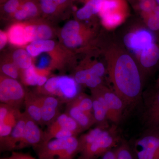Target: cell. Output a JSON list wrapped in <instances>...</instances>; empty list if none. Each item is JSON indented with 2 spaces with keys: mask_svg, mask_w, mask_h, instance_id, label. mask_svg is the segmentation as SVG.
<instances>
[{
  "mask_svg": "<svg viewBox=\"0 0 159 159\" xmlns=\"http://www.w3.org/2000/svg\"><path fill=\"white\" fill-rule=\"evenodd\" d=\"M114 92L126 106L136 104L142 96V80L139 69L129 55L121 54L109 68Z\"/></svg>",
  "mask_w": 159,
  "mask_h": 159,
  "instance_id": "obj_1",
  "label": "cell"
},
{
  "mask_svg": "<svg viewBox=\"0 0 159 159\" xmlns=\"http://www.w3.org/2000/svg\"><path fill=\"white\" fill-rule=\"evenodd\" d=\"M78 139L80 159H95L116 146L119 137L116 126L98 125Z\"/></svg>",
  "mask_w": 159,
  "mask_h": 159,
  "instance_id": "obj_2",
  "label": "cell"
},
{
  "mask_svg": "<svg viewBox=\"0 0 159 159\" xmlns=\"http://www.w3.org/2000/svg\"><path fill=\"white\" fill-rule=\"evenodd\" d=\"M40 159H73L79 152L77 137L51 139L34 148Z\"/></svg>",
  "mask_w": 159,
  "mask_h": 159,
  "instance_id": "obj_3",
  "label": "cell"
},
{
  "mask_svg": "<svg viewBox=\"0 0 159 159\" xmlns=\"http://www.w3.org/2000/svg\"><path fill=\"white\" fill-rule=\"evenodd\" d=\"M77 84L75 79L68 76L52 77L43 86V91L37 93L53 96L67 104L80 94Z\"/></svg>",
  "mask_w": 159,
  "mask_h": 159,
  "instance_id": "obj_4",
  "label": "cell"
},
{
  "mask_svg": "<svg viewBox=\"0 0 159 159\" xmlns=\"http://www.w3.org/2000/svg\"><path fill=\"white\" fill-rule=\"evenodd\" d=\"M26 94L23 87L17 80L9 77H1V103L20 109L25 102Z\"/></svg>",
  "mask_w": 159,
  "mask_h": 159,
  "instance_id": "obj_5",
  "label": "cell"
},
{
  "mask_svg": "<svg viewBox=\"0 0 159 159\" xmlns=\"http://www.w3.org/2000/svg\"><path fill=\"white\" fill-rule=\"evenodd\" d=\"M134 152L137 159H159V133L147 129L135 143Z\"/></svg>",
  "mask_w": 159,
  "mask_h": 159,
  "instance_id": "obj_6",
  "label": "cell"
},
{
  "mask_svg": "<svg viewBox=\"0 0 159 159\" xmlns=\"http://www.w3.org/2000/svg\"><path fill=\"white\" fill-rule=\"evenodd\" d=\"M108 110V120L118 124L122 120L123 113L126 108L124 101L115 92L105 87H99Z\"/></svg>",
  "mask_w": 159,
  "mask_h": 159,
  "instance_id": "obj_7",
  "label": "cell"
},
{
  "mask_svg": "<svg viewBox=\"0 0 159 159\" xmlns=\"http://www.w3.org/2000/svg\"><path fill=\"white\" fill-rule=\"evenodd\" d=\"M25 114V125L20 142L16 150H19L26 147L35 148L43 143L44 132L41 130L39 124Z\"/></svg>",
  "mask_w": 159,
  "mask_h": 159,
  "instance_id": "obj_8",
  "label": "cell"
},
{
  "mask_svg": "<svg viewBox=\"0 0 159 159\" xmlns=\"http://www.w3.org/2000/svg\"><path fill=\"white\" fill-rule=\"evenodd\" d=\"M146 99L143 119L148 130L159 133V87Z\"/></svg>",
  "mask_w": 159,
  "mask_h": 159,
  "instance_id": "obj_9",
  "label": "cell"
},
{
  "mask_svg": "<svg viewBox=\"0 0 159 159\" xmlns=\"http://www.w3.org/2000/svg\"><path fill=\"white\" fill-rule=\"evenodd\" d=\"M105 68L101 63H97L91 67L77 71L75 80L79 84H84L91 89L101 86L102 77L105 73Z\"/></svg>",
  "mask_w": 159,
  "mask_h": 159,
  "instance_id": "obj_10",
  "label": "cell"
},
{
  "mask_svg": "<svg viewBox=\"0 0 159 159\" xmlns=\"http://www.w3.org/2000/svg\"><path fill=\"white\" fill-rule=\"evenodd\" d=\"M22 113L19 108L0 104V140L8 136L17 124Z\"/></svg>",
  "mask_w": 159,
  "mask_h": 159,
  "instance_id": "obj_11",
  "label": "cell"
},
{
  "mask_svg": "<svg viewBox=\"0 0 159 159\" xmlns=\"http://www.w3.org/2000/svg\"><path fill=\"white\" fill-rule=\"evenodd\" d=\"M38 94L41 109L43 125L48 126L60 115L59 107L62 103L53 96Z\"/></svg>",
  "mask_w": 159,
  "mask_h": 159,
  "instance_id": "obj_12",
  "label": "cell"
},
{
  "mask_svg": "<svg viewBox=\"0 0 159 159\" xmlns=\"http://www.w3.org/2000/svg\"><path fill=\"white\" fill-rule=\"evenodd\" d=\"M25 114L22 113L17 124L8 136L0 140V148L2 152L5 151H13L22 138L25 125Z\"/></svg>",
  "mask_w": 159,
  "mask_h": 159,
  "instance_id": "obj_13",
  "label": "cell"
},
{
  "mask_svg": "<svg viewBox=\"0 0 159 159\" xmlns=\"http://www.w3.org/2000/svg\"><path fill=\"white\" fill-rule=\"evenodd\" d=\"M125 45L136 52L142 51L153 43V37L149 31L141 30L126 34L124 39Z\"/></svg>",
  "mask_w": 159,
  "mask_h": 159,
  "instance_id": "obj_14",
  "label": "cell"
},
{
  "mask_svg": "<svg viewBox=\"0 0 159 159\" xmlns=\"http://www.w3.org/2000/svg\"><path fill=\"white\" fill-rule=\"evenodd\" d=\"M92 89L93 113L96 123L98 125H107L108 110L104 98L99 87Z\"/></svg>",
  "mask_w": 159,
  "mask_h": 159,
  "instance_id": "obj_15",
  "label": "cell"
},
{
  "mask_svg": "<svg viewBox=\"0 0 159 159\" xmlns=\"http://www.w3.org/2000/svg\"><path fill=\"white\" fill-rule=\"evenodd\" d=\"M66 104V113L74 119L80 125L83 130L88 129L96 123L94 116H89L81 110L73 101Z\"/></svg>",
  "mask_w": 159,
  "mask_h": 159,
  "instance_id": "obj_16",
  "label": "cell"
},
{
  "mask_svg": "<svg viewBox=\"0 0 159 159\" xmlns=\"http://www.w3.org/2000/svg\"><path fill=\"white\" fill-rule=\"evenodd\" d=\"M25 112L38 124L43 125L41 109L38 94L29 93L26 94Z\"/></svg>",
  "mask_w": 159,
  "mask_h": 159,
  "instance_id": "obj_17",
  "label": "cell"
},
{
  "mask_svg": "<svg viewBox=\"0 0 159 159\" xmlns=\"http://www.w3.org/2000/svg\"><path fill=\"white\" fill-rule=\"evenodd\" d=\"M159 60V48L154 43L141 52L140 62L145 69L153 67L157 63Z\"/></svg>",
  "mask_w": 159,
  "mask_h": 159,
  "instance_id": "obj_18",
  "label": "cell"
},
{
  "mask_svg": "<svg viewBox=\"0 0 159 159\" xmlns=\"http://www.w3.org/2000/svg\"><path fill=\"white\" fill-rule=\"evenodd\" d=\"M48 126L68 129L74 132L77 135L84 131L78 123L66 112L60 114Z\"/></svg>",
  "mask_w": 159,
  "mask_h": 159,
  "instance_id": "obj_19",
  "label": "cell"
},
{
  "mask_svg": "<svg viewBox=\"0 0 159 159\" xmlns=\"http://www.w3.org/2000/svg\"><path fill=\"white\" fill-rule=\"evenodd\" d=\"M103 0H89L85 6L76 12L77 18L85 20L100 12Z\"/></svg>",
  "mask_w": 159,
  "mask_h": 159,
  "instance_id": "obj_20",
  "label": "cell"
},
{
  "mask_svg": "<svg viewBox=\"0 0 159 159\" xmlns=\"http://www.w3.org/2000/svg\"><path fill=\"white\" fill-rule=\"evenodd\" d=\"M55 43L50 40H38L32 42L26 48L32 57H35L44 52H49L54 49Z\"/></svg>",
  "mask_w": 159,
  "mask_h": 159,
  "instance_id": "obj_21",
  "label": "cell"
},
{
  "mask_svg": "<svg viewBox=\"0 0 159 159\" xmlns=\"http://www.w3.org/2000/svg\"><path fill=\"white\" fill-rule=\"evenodd\" d=\"M25 28L21 25L11 26L8 32V38L11 43L15 45L21 46L25 45L29 43Z\"/></svg>",
  "mask_w": 159,
  "mask_h": 159,
  "instance_id": "obj_22",
  "label": "cell"
},
{
  "mask_svg": "<svg viewBox=\"0 0 159 159\" xmlns=\"http://www.w3.org/2000/svg\"><path fill=\"white\" fill-rule=\"evenodd\" d=\"M12 58L14 63L18 68L25 70L32 65L31 55L28 51L23 49H19L15 51Z\"/></svg>",
  "mask_w": 159,
  "mask_h": 159,
  "instance_id": "obj_23",
  "label": "cell"
},
{
  "mask_svg": "<svg viewBox=\"0 0 159 159\" xmlns=\"http://www.w3.org/2000/svg\"><path fill=\"white\" fill-rule=\"evenodd\" d=\"M72 101L86 113L89 116H94L92 97H89L84 94L80 93Z\"/></svg>",
  "mask_w": 159,
  "mask_h": 159,
  "instance_id": "obj_24",
  "label": "cell"
},
{
  "mask_svg": "<svg viewBox=\"0 0 159 159\" xmlns=\"http://www.w3.org/2000/svg\"><path fill=\"white\" fill-rule=\"evenodd\" d=\"M124 15L122 11L109 13L101 17L102 24L107 28H114L119 25L124 19Z\"/></svg>",
  "mask_w": 159,
  "mask_h": 159,
  "instance_id": "obj_25",
  "label": "cell"
},
{
  "mask_svg": "<svg viewBox=\"0 0 159 159\" xmlns=\"http://www.w3.org/2000/svg\"><path fill=\"white\" fill-rule=\"evenodd\" d=\"M121 0H103L99 14L100 17L116 11H121Z\"/></svg>",
  "mask_w": 159,
  "mask_h": 159,
  "instance_id": "obj_26",
  "label": "cell"
},
{
  "mask_svg": "<svg viewBox=\"0 0 159 159\" xmlns=\"http://www.w3.org/2000/svg\"><path fill=\"white\" fill-rule=\"evenodd\" d=\"M19 8L25 12L28 18L36 16L41 9L40 4L38 5L35 0H23Z\"/></svg>",
  "mask_w": 159,
  "mask_h": 159,
  "instance_id": "obj_27",
  "label": "cell"
},
{
  "mask_svg": "<svg viewBox=\"0 0 159 159\" xmlns=\"http://www.w3.org/2000/svg\"><path fill=\"white\" fill-rule=\"evenodd\" d=\"M117 159H135L136 156L133 151L125 142H123L116 148Z\"/></svg>",
  "mask_w": 159,
  "mask_h": 159,
  "instance_id": "obj_28",
  "label": "cell"
},
{
  "mask_svg": "<svg viewBox=\"0 0 159 159\" xmlns=\"http://www.w3.org/2000/svg\"><path fill=\"white\" fill-rule=\"evenodd\" d=\"M80 25L78 22L70 20L65 25L61 31V36L64 39L74 34H78L80 31Z\"/></svg>",
  "mask_w": 159,
  "mask_h": 159,
  "instance_id": "obj_29",
  "label": "cell"
},
{
  "mask_svg": "<svg viewBox=\"0 0 159 159\" xmlns=\"http://www.w3.org/2000/svg\"><path fill=\"white\" fill-rule=\"evenodd\" d=\"M36 72L33 66L25 70L24 73V79L26 84L29 85H37L38 81L40 76Z\"/></svg>",
  "mask_w": 159,
  "mask_h": 159,
  "instance_id": "obj_30",
  "label": "cell"
},
{
  "mask_svg": "<svg viewBox=\"0 0 159 159\" xmlns=\"http://www.w3.org/2000/svg\"><path fill=\"white\" fill-rule=\"evenodd\" d=\"M51 36L52 30L48 26L45 25L36 26L35 40H48Z\"/></svg>",
  "mask_w": 159,
  "mask_h": 159,
  "instance_id": "obj_31",
  "label": "cell"
},
{
  "mask_svg": "<svg viewBox=\"0 0 159 159\" xmlns=\"http://www.w3.org/2000/svg\"><path fill=\"white\" fill-rule=\"evenodd\" d=\"M41 10L47 14H53L56 11L58 6L52 0H39Z\"/></svg>",
  "mask_w": 159,
  "mask_h": 159,
  "instance_id": "obj_32",
  "label": "cell"
},
{
  "mask_svg": "<svg viewBox=\"0 0 159 159\" xmlns=\"http://www.w3.org/2000/svg\"><path fill=\"white\" fill-rule=\"evenodd\" d=\"M23 0H8L4 3L2 9L4 12L9 14H14L19 8Z\"/></svg>",
  "mask_w": 159,
  "mask_h": 159,
  "instance_id": "obj_33",
  "label": "cell"
},
{
  "mask_svg": "<svg viewBox=\"0 0 159 159\" xmlns=\"http://www.w3.org/2000/svg\"><path fill=\"white\" fill-rule=\"evenodd\" d=\"M18 68L14 63H7L2 67V72L6 76L12 79H17L19 77Z\"/></svg>",
  "mask_w": 159,
  "mask_h": 159,
  "instance_id": "obj_34",
  "label": "cell"
},
{
  "mask_svg": "<svg viewBox=\"0 0 159 159\" xmlns=\"http://www.w3.org/2000/svg\"><path fill=\"white\" fill-rule=\"evenodd\" d=\"M157 6L156 0H140L139 1L140 9L148 15L153 12Z\"/></svg>",
  "mask_w": 159,
  "mask_h": 159,
  "instance_id": "obj_35",
  "label": "cell"
},
{
  "mask_svg": "<svg viewBox=\"0 0 159 159\" xmlns=\"http://www.w3.org/2000/svg\"><path fill=\"white\" fill-rule=\"evenodd\" d=\"M82 39L79 34H74L64 39L65 45L69 48H75L81 44Z\"/></svg>",
  "mask_w": 159,
  "mask_h": 159,
  "instance_id": "obj_36",
  "label": "cell"
},
{
  "mask_svg": "<svg viewBox=\"0 0 159 159\" xmlns=\"http://www.w3.org/2000/svg\"><path fill=\"white\" fill-rule=\"evenodd\" d=\"M147 25L148 28L152 31H156L159 30V21L153 12L148 15Z\"/></svg>",
  "mask_w": 159,
  "mask_h": 159,
  "instance_id": "obj_37",
  "label": "cell"
},
{
  "mask_svg": "<svg viewBox=\"0 0 159 159\" xmlns=\"http://www.w3.org/2000/svg\"><path fill=\"white\" fill-rule=\"evenodd\" d=\"M26 36L29 42L35 40V30L36 25H29L25 28Z\"/></svg>",
  "mask_w": 159,
  "mask_h": 159,
  "instance_id": "obj_38",
  "label": "cell"
},
{
  "mask_svg": "<svg viewBox=\"0 0 159 159\" xmlns=\"http://www.w3.org/2000/svg\"><path fill=\"white\" fill-rule=\"evenodd\" d=\"M1 159H36L28 154L12 152L11 155L8 157Z\"/></svg>",
  "mask_w": 159,
  "mask_h": 159,
  "instance_id": "obj_39",
  "label": "cell"
},
{
  "mask_svg": "<svg viewBox=\"0 0 159 159\" xmlns=\"http://www.w3.org/2000/svg\"><path fill=\"white\" fill-rule=\"evenodd\" d=\"M101 157V159H117L116 150L112 148L109 149L103 153Z\"/></svg>",
  "mask_w": 159,
  "mask_h": 159,
  "instance_id": "obj_40",
  "label": "cell"
},
{
  "mask_svg": "<svg viewBox=\"0 0 159 159\" xmlns=\"http://www.w3.org/2000/svg\"><path fill=\"white\" fill-rule=\"evenodd\" d=\"M13 15H14L15 19L17 20H20L28 18V15L26 14L25 12L20 8H19L17 11L15 12Z\"/></svg>",
  "mask_w": 159,
  "mask_h": 159,
  "instance_id": "obj_41",
  "label": "cell"
},
{
  "mask_svg": "<svg viewBox=\"0 0 159 159\" xmlns=\"http://www.w3.org/2000/svg\"><path fill=\"white\" fill-rule=\"evenodd\" d=\"M7 35L3 31H0V49H2L6 45L7 41Z\"/></svg>",
  "mask_w": 159,
  "mask_h": 159,
  "instance_id": "obj_42",
  "label": "cell"
},
{
  "mask_svg": "<svg viewBox=\"0 0 159 159\" xmlns=\"http://www.w3.org/2000/svg\"><path fill=\"white\" fill-rule=\"evenodd\" d=\"M47 80H48V79H47V78L45 76H40L39 78L37 85L39 87L43 86L44 85Z\"/></svg>",
  "mask_w": 159,
  "mask_h": 159,
  "instance_id": "obj_43",
  "label": "cell"
},
{
  "mask_svg": "<svg viewBox=\"0 0 159 159\" xmlns=\"http://www.w3.org/2000/svg\"><path fill=\"white\" fill-rule=\"evenodd\" d=\"M47 63H48V60L45 57H43L42 58L41 61V62L39 65L40 68L44 67L46 65H47Z\"/></svg>",
  "mask_w": 159,
  "mask_h": 159,
  "instance_id": "obj_44",
  "label": "cell"
},
{
  "mask_svg": "<svg viewBox=\"0 0 159 159\" xmlns=\"http://www.w3.org/2000/svg\"><path fill=\"white\" fill-rule=\"evenodd\" d=\"M153 12L159 21V6H157Z\"/></svg>",
  "mask_w": 159,
  "mask_h": 159,
  "instance_id": "obj_45",
  "label": "cell"
},
{
  "mask_svg": "<svg viewBox=\"0 0 159 159\" xmlns=\"http://www.w3.org/2000/svg\"><path fill=\"white\" fill-rule=\"evenodd\" d=\"M7 1H8V0H1V2L2 3H5L7 2Z\"/></svg>",
  "mask_w": 159,
  "mask_h": 159,
  "instance_id": "obj_46",
  "label": "cell"
},
{
  "mask_svg": "<svg viewBox=\"0 0 159 159\" xmlns=\"http://www.w3.org/2000/svg\"><path fill=\"white\" fill-rule=\"evenodd\" d=\"M156 1L157 4L159 6V0H156Z\"/></svg>",
  "mask_w": 159,
  "mask_h": 159,
  "instance_id": "obj_47",
  "label": "cell"
}]
</instances>
